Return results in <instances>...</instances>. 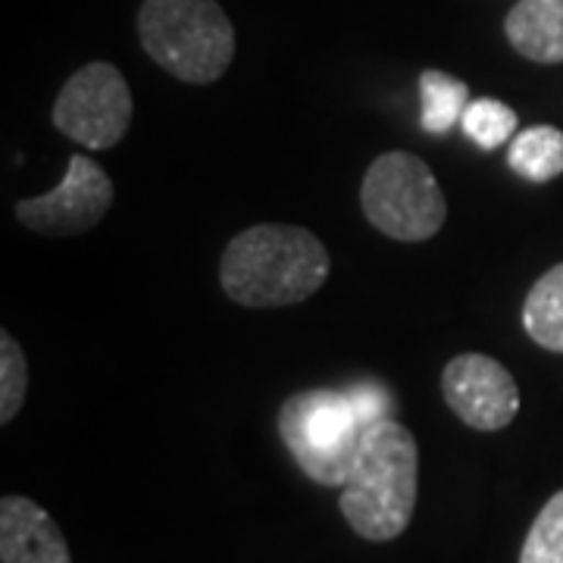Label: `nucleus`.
Here are the masks:
<instances>
[{"label": "nucleus", "instance_id": "nucleus-17", "mask_svg": "<svg viewBox=\"0 0 563 563\" xmlns=\"http://www.w3.org/2000/svg\"><path fill=\"white\" fill-rule=\"evenodd\" d=\"M347 395V401L354 407V413L361 417V422L369 429V426H376V422L388 420V410H391V398L385 395L379 385H354L351 391H344Z\"/></svg>", "mask_w": 563, "mask_h": 563}, {"label": "nucleus", "instance_id": "nucleus-6", "mask_svg": "<svg viewBox=\"0 0 563 563\" xmlns=\"http://www.w3.org/2000/svg\"><path fill=\"white\" fill-rule=\"evenodd\" d=\"M132 91L113 63H88L63 85L54 103V125L91 151L117 147L132 125Z\"/></svg>", "mask_w": 563, "mask_h": 563}, {"label": "nucleus", "instance_id": "nucleus-2", "mask_svg": "<svg viewBox=\"0 0 563 563\" xmlns=\"http://www.w3.org/2000/svg\"><path fill=\"white\" fill-rule=\"evenodd\" d=\"M420 451L413 432L395 420L366 429L351 476L342 485V514L366 542H391L417 510Z\"/></svg>", "mask_w": 563, "mask_h": 563}, {"label": "nucleus", "instance_id": "nucleus-12", "mask_svg": "<svg viewBox=\"0 0 563 563\" xmlns=\"http://www.w3.org/2000/svg\"><path fill=\"white\" fill-rule=\"evenodd\" d=\"M470 107L466 81L448 76L442 69L420 73V125L429 135H448L463 120Z\"/></svg>", "mask_w": 563, "mask_h": 563}, {"label": "nucleus", "instance_id": "nucleus-3", "mask_svg": "<svg viewBox=\"0 0 563 563\" xmlns=\"http://www.w3.org/2000/svg\"><path fill=\"white\" fill-rule=\"evenodd\" d=\"M139 38L151 60L188 85L217 81L235 60V29L217 0H144Z\"/></svg>", "mask_w": 563, "mask_h": 563}, {"label": "nucleus", "instance_id": "nucleus-8", "mask_svg": "<svg viewBox=\"0 0 563 563\" xmlns=\"http://www.w3.org/2000/svg\"><path fill=\"white\" fill-rule=\"evenodd\" d=\"M444 404L470 429L498 432L520 410V388L507 366L485 354H461L442 373Z\"/></svg>", "mask_w": 563, "mask_h": 563}, {"label": "nucleus", "instance_id": "nucleus-16", "mask_svg": "<svg viewBox=\"0 0 563 563\" xmlns=\"http://www.w3.org/2000/svg\"><path fill=\"white\" fill-rule=\"evenodd\" d=\"M29 391V361L20 342L3 332L0 335V422H10L25 404Z\"/></svg>", "mask_w": 563, "mask_h": 563}, {"label": "nucleus", "instance_id": "nucleus-9", "mask_svg": "<svg viewBox=\"0 0 563 563\" xmlns=\"http://www.w3.org/2000/svg\"><path fill=\"white\" fill-rule=\"evenodd\" d=\"M0 561L73 563L60 526L32 498L7 495L0 501Z\"/></svg>", "mask_w": 563, "mask_h": 563}, {"label": "nucleus", "instance_id": "nucleus-5", "mask_svg": "<svg viewBox=\"0 0 563 563\" xmlns=\"http://www.w3.org/2000/svg\"><path fill=\"white\" fill-rule=\"evenodd\" d=\"M363 217L395 242H429L448 220V201L429 163L388 151L369 163L361 185Z\"/></svg>", "mask_w": 563, "mask_h": 563}, {"label": "nucleus", "instance_id": "nucleus-1", "mask_svg": "<svg viewBox=\"0 0 563 563\" xmlns=\"http://www.w3.org/2000/svg\"><path fill=\"white\" fill-rule=\"evenodd\" d=\"M325 244L301 225H254L222 251V291L242 307L307 301L329 279Z\"/></svg>", "mask_w": 563, "mask_h": 563}, {"label": "nucleus", "instance_id": "nucleus-11", "mask_svg": "<svg viewBox=\"0 0 563 563\" xmlns=\"http://www.w3.org/2000/svg\"><path fill=\"white\" fill-rule=\"evenodd\" d=\"M523 325L529 339L544 351L563 354V263L532 285L523 303Z\"/></svg>", "mask_w": 563, "mask_h": 563}, {"label": "nucleus", "instance_id": "nucleus-13", "mask_svg": "<svg viewBox=\"0 0 563 563\" xmlns=\"http://www.w3.org/2000/svg\"><path fill=\"white\" fill-rule=\"evenodd\" d=\"M510 169L529 181H551L563 173V132L554 125H532L510 141Z\"/></svg>", "mask_w": 563, "mask_h": 563}, {"label": "nucleus", "instance_id": "nucleus-14", "mask_svg": "<svg viewBox=\"0 0 563 563\" xmlns=\"http://www.w3.org/2000/svg\"><path fill=\"white\" fill-rule=\"evenodd\" d=\"M463 132L476 141L485 151H495L501 147L504 141L514 139L517 132V113L507 107V103L495 101V98H483V101H473L463 113Z\"/></svg>", "mask_w": 563, "mask_h": 563}, {"label": "nucleus", "instance_id": "nucleus-7", "mask_svg": "<svg viewBox=\"0 0 563 563\" xmlns=\"http://www.w3.org/2000/svg\"><path fill=\"white\" fill-rule=\"evenodd\" d=\"M113 198L117 191L107 169L76 154L69 157L66 176L54 191L16 203V220L38 235L66 239L95 229L110 213Z\"/></svg>", "mask_w": 563, "mask_h": 563}, {"label": "nucleus", "instance_id": "nucleus-10", "mask_svg": "<svg viewBox=\"0 0 563 563\" xmlns=\"http://www.w3.org/2000/svg\"><path fill=\"white\" fill-rule=\"evenodd\" d=\"M504 32L526 60L563 63V0H520L507 13Z\"/></svg>", "mask_w": 563, "mask_h": 563}, {"label": "nucleus", "instance_id": "nucleus-4", "mask_svg": "<svg viewBox=\"0 0 563 563\" xmlns=\"http://www.w3.org/2000/svg\"><path fill=\"white\" fill-rule=\"evenodd\" d=\"M279 435L307 479L342 488L357 461L366 426L344 391H298L279 410Z\"/></svg>", "mask_w": 563, "mask_h": 563}, {"label": "nucleus", "instance_id": "nucleus-15", "mask_svg": "<svg viewBox=\"0 0 563 563\" xmlns=\"http://www.w3.org/2000/svg\"><path fill=\"white\" fill-rule=\"evenodd\" d=\"M520 563H563V488L536 517L520 551Z\"/></svg>", "mask_w": 563, "mask_h": 563}]
</instances>
